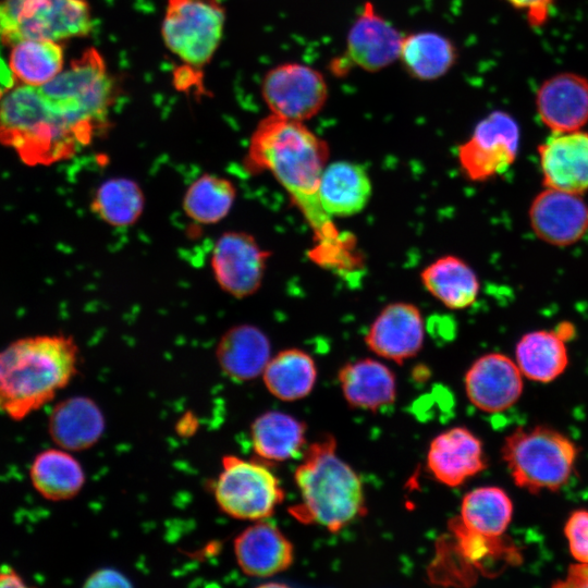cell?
I'll return each mask as SVG.
<instances>
[{
    "mask_svg": "<svg viewBox=\"0 0 588 588\" xmlns=\"http://www.w3.org/2000/svg\"><path fill=\"white\" fill-rule=\"evenodd\" d=\"M329 155L328 143L304 122L271 113L252 133L244 160L247 171L269 172L328 244L336 230L320 205L318 187Z\"/></svg>",
    "mask_w": 588,
    "mask_h": 588,
    "instance_id": "obj_1",
    "label": "cell"
},
{
    "mask_svg": "<svg viewBox=\"0 0 588 588\" xmlns=\"http://www.w3.org/2000/svg\"><path fill=\"white\" fill-rule=\"evenodd\" d=\"M79 350L65 334L16 339L0 350V412L21 421L50 403L78 371Z\"/></svg>",
    "mask_w": 588,
    "mask_h": 588,
    "instance_id": "obj_2",
    "label": "cell"
},
{
    "mask_svg": "<svg viewBox=\"0 0 588 588\" xmlns=\"http://www.w3.org/2000/svg\"><path fill=\"white\" fill-rule=\"evenodd\" d=\"M94 142L40 90L16 84L0 101V144L27 166L68 160Z\"/></svg>",
    "mask_w": 588,
    "mask_h": 588,
    "instance_id": "obj_3",
    "label": "cell"
},
{
    "mask_svg": "<svg viewBox=\"0 0 588 588\" xmlns=\"http://www.w3.org/2000/svg\"><path fill=\"white\" fill-rule=\"evenodd\" d=\"M335 448L331 436L308 448L294 474L302 501L289 510L301 523L317 524L332 532L366 511L363 483Z\"/></svg>",
    "mask_w": 588,
    "mask_h": 588,
    "instance_id": "obj_4",
    "label": "cell"
},
{
    "mask_svg": "<svg viewBox=\"0 0 588 588\" xmlns=\"http://www.w3.org/2000/svg\"><path fill=\"white\" fill-rule=\"evenodd\" d=\"M39 88L95 139L108 127L115 87L103 58L96 49L85 50Z\"/></svg>",
    "mask_w": 588,
    "mask_h": 588,
    "instance_id": "obj_5",
    "label": "cell"
},
{
    "mask_svg": "<svg viewBox=\"0 0 588 588\" xmlns=\"http://www.w3.org/2000/svg\"><path fill=\"white\" fill-rule=\"evenodd\" d=\"M501 452L515 485L536 493L556 491L568 481L578 449L558 430L535 426L515 429Z\"/></svg>",
    "mask_w": 588,
    "mask_h": 588,
    "instance_id": "obj_6",
    "label": "cell"
},
{
    "mask_svg": "<svg viewBox=\"0 0 588 588\" xmlns=\"http://www.w3.org/2000/svg\"><path fill=\"white\" fill-rule=\"evenodd\" d=\"M93 16L86 0H0V40H68L87 36Z\"/></svg>",
    "mask_w": 588,
    "mask_h": 588,
    "instance_id": "obj_7",
    "label": "cell"
},
{
    "mask_svg": "<svg viewBox=\"0 0 588 588\" xmlns=\"http://www.w3.org/2000/svg\"><path fill=\"white\" fill-rule=\"evenodd\" d=\"M225 12L220 0H168L161 35L185 70L207 65L222 39Z\"/></svg>",
    "mask_w": 588,
    "mask_h": 588,
    "instance_id": "obj_8",
    "label": "cell"
},
{
    "mask_svg": "<svg viewBox=\"0 0 588 588\" xmlns=\"http://www.w3.org/2000/svg\"><path fill=\"white\" fill-rule=\"evenodd\" d=\"M213 495L228 516L250 522L270 517L284 499L278 478L268 467L233 454L222 457Z\"/></svg>",
    "mask_w": 588,
    "mask_h": 588,
    "instance_id": "obj_9",
    "label": "cell"
},
{
    "mask_svg": "<svg viewBox=\"0 0 588 588\" xmlns=\"http://www.w3.org/2000/svg\"><path fill=\"white\" fill-rule=\"evenodd\" d=\"M520 131L507 112L495 110L481 119L457 147V160L466 177L483 182L505 172L516 160Z\"/></svg>",
    "mask_w": 588,
    "mask_h": 588,
    "instance_id": "obj_10",
    "label": "cell"
},
{
    "mask_svg": "<svg viewBox=\"0 0 588 588\" xmlns=\"http://www.w3.org/2000/svg\"><path fill=\"white\" fill-rule=\"evenodd\" d=\"M261 95L272 114L305 122L323 109L329 87L319 70L299 62H285L266 73Z\"/></svg>",
    "mask_w": 588,
    "mask_h": 588,
    "instance_id": "obj_11",
    "label": "cell"
},
{
    "mask_svg": "<svg viewBox=\"0 0 588 588\" xmlns=\"http://www.w3.org/2000/svg\"><path fill=\"white\" fill-rule=\"evenodd\" d=\"M269 252L244 231H228L213 244L210 268L218 286L234 298L255 294L262 284Z\"/></svg>",
    "mask_w": 588,
    "mask_h": 588,
    "instance_id": "obj_12",
    "label": "cell"
},
{
    "mask_svg": "<svg viewBox=\"0 0 588 588\" xmlns=\"http://www.w3.org/2000/svg\"><path fill=\"white\" fill-rule=\"evenodd\" d=\"M403 37L378 13L373 3L367 1L347 32L344 57L366 72H379L399 60Z\"/></svg>",
    "mask_w": 588,
    "mask_h": 588,
    "instance_id": "obj_13",
    "label": "cell"
},
{
    "mask_svg": "<svg viewBox=\"0 0 588 588\" xmlns=\"http://www.w3.org/2000/svg\"><path fill=\"white\" fill-rule=\"evenodd\" d=\"M528 217L535 234L555 246L576 243L588 229V207L579 194L555 188L536 195Z\"/></svg>",
    "mask_w": 588,
    "mask_h": 588,
    "instance_id": "obj_14",
    "label": "cell"
},
{
    "mask_svg": "<svg viewBox=\"0 0 588 588\" xmlns=\"http://www.w3.org/2000/svg\"><path fill=\"white\" fill-rule=\"evenodd\" d=\"M425 323L419 308L411 303L387 305L371 322L365 343L378 356L402 364L422 347Z\"/></svg>",
    "mask_w": 588,
    "mask_h": 588,
    "instance_id": "obj_15",
    "label": "cell"
},
{
    "mask_svg": "<svg viewBox=\"0 0 588 588\" xmlns=\"http://www.w3.org/2000/svg\"><path fill=\"white\" fill-rule=\"evenodd\" d=\"M523 377L515 360L501 353H489L468 368L465 389L469 401L479 409L503 412L520 397Z\"/></svg>",
    "mask_w": 588,
    "mask_h": 588,
    "instance_id": "obj_16",
    "label": "cell"
},
{
    "mask_svg": "<svg viewBox=\"0 0 588 588\" xmlns=\"http://www.w3.org/2000/svg\"><path fill=\"white\" fill-rule=\"evenodd\" d=\"M546 187L581 194L588 189V133H553L538 146Z\"/></svg>",
    "mask_w": 588,
    "mask_h": 588,
    "instance_id": "obj_17",
    "label": "cell"
},
{
    "mask_svg": "<svg viewBox=\"0 0 588 588\" xmlns=\"http://www.w3.org/2000/svg\"><path fill=\"white\" fill-rule=\"evenodd\" d=\"M536 108L553 133L580 130L588 122V79L575 73L549 77L537 91Z\"/></svg>",
    "mask_w": 588,
    "mask_h": 588,
    "instance_id": "obj_18",
    "label": "cell"
},
{
    "mask_svg": "<svg viewBox=\"0 0 588 588\" xmlns=\"http://www.w3.org/2000/svg\"><path fill=\"white\" fill-rule=\"evenodd\" d=\"M241 571L252 577H270L293 563V546L273 524L260 519L241 531L233 542Z\"/></svg>",
    "mask_w": 588,
    "mask_h": 588,
    "instance_id": "obj_19",
    "label": "cell"
},
{
    "mask_svg": "<svg viewBox=\"0 0 588 588\" xmlns=\"http://www.w3.org/2000/svg\"><path fill=\"white\" fill-rule=\"evenodd\" d=\"M427 466L438 481L457 487L486 468L482 443L466 428L446 430L430 443Z\"/></svg>",
    "mask_w": 588,
    "mask_h": 588,
    "instance_id": "obj_20",
    "label": "cell"
},
{
    "mask_svg": "<svg viewBox=\"0 0 588 588\" xmlns=\"http://www.w3.org/2000/svg\"><path fill=\"white\" fill-rule=\"evenodd\" d=\"M106 420L98 404L88 396H71L57 403L48 418L53 443L69 452L94 446L105 432Z\"/></svg>",
    "mask_w": 588,
    "mask_h": 588,
    "instance_id": "obj_21",
    "label": "cell"
},
{
    "mask_svg": "<svg viewBox=\"0 0 588 588\" xmlns=\"http://www.w3.org/2000/svg\"><path fill=\"white\" fill-rule=\"evenodd\" d=\"M371 193V180L366 169L346 160L328 163L318 187L320 205L331 218L359 213L367 206Z\"/></svg>",
    "mask_w": 588,
    "mask_h": 588,
    "instance_id": "obj_22",
    "label": "cell"
},
{
    "mask_svg": "<svg viewBox=\"0 0 588 588\" xmlns=\"http://www.w3.org/2000/svg\"><path fill=\"white\" fill-rule=\"evenodd\" d=\"M271 358L270 341L266 333L252 324L228 329L216 347V359L222 372L237 382L261 376Z\"/></svg>",
    "mask_w": 588,
    "mask_h": 588,
    "instance_id": "obj_23",
    "label": "cell"
},
{
    "mask_svg": "<svg viewBox=\"0 0 588 588\" xmlns=\"http://www.w3.org/2000/svg\"><path fill=\"white\" fill-rule=\"evenodd\" d=\"M339 382L346 402L355 408L377 411L394 402L395 377L381 362L364 358L344 365Z\"/></svg>",
    "mask_w": 588,
    "mask_h": 588,
    "instance_id": "obj_24",
    "label": "cell"
},
{
    "mask_svg": "<svg viewBox=\"0 0 588 588\" xmlns=\"http://www.w3.org/2000/svg\"><path fill=\"white\" fill-rule=\"evenodd\" d=\"M33 488L44 499L59 502L75 498L85 485V471L81 463L63 449L39 452L29 467Z\"/></svg>",
    "mask_w": 588,
    "mask_h": 588,
    "instance_id": "obj_25",
    "label": "cell"
},
{
    "mask_svg": "<svg viewBox=\"0 0 588 588\" xmlns=\"http://www.w3.org/2000/svg\"><path fill=\"white\" fill-rule=\"evenodd\" d=\"M457 48L442 34L422 30L404 35L399 60L415 79L436 81L448 74L457 61Z\"/></svg>",
    "mask_w": 588,
    "mask_h": 588,
    "instance_id": "obj_26",
    "label": "cell"
},
{
    "mask_svg": "<svg viewBox=\"0 0 588 588\" xmlns=\"http://www.w3.org/2000/svg\"><path fill=\"white\" fill-rule=\"evenodd\" d=\"M425 289L445 307L465 309L479 294L474 269L462 258L446 255L428 265L420 274Z\"/></svg>",
    "mask_w": 588,
    "mask_h": 588,
    "instance_id": "obj_27",
    "label": "cell"
},
{
    "mask_svg": "<svg viewBox=\"0 0 588 588\" xmlns=\"http://www.w3.org/2000/svg\"><path fill=\"white\" fill-rule=\"evenodd\" d=\"M515 362L529 380L542 383L553 381L568 365L565 339L556 330L528 332L516 344Z\"/></svg>",
    "mask_w": 588,
    "mask_h": 588,
    "instance_id": "obj_28",
    "label": "cell"
},
{
    "mask_svg": "<svg viewBox=\"0 0 588 588\" xmlns=\"http://www.w3.org/2000/svg\"><path fill=\"white\" fill-rule=\"evenodd\" d=\"M306 426L282 412L259 415L250 426L254 452L265 461L283 462L297 455L305 444Z\"/></svg>",
    "mask_w": 588,
    "mask_h": 588,
    "instance_id": "obj_29",
    "label": "cell"
},
{
    "mask_svg": "<svg viewBox=\"0 0 588 588\" xmlns=\"http://www.w3.org/2000/svg\"><path fill=\"white\" fill-rule=\"evenodd\" d=\"M261 377L273 396L282 401H296L314 389L317 368L309 354L298 348H287L270 358Z\"/></svg>",
    "mask_w": 588,
    "mask_h": 588,
    "instance_id": "obj_30",
    "label": "cell"
},
{
    "mask_svg": "<svg viewBox=\"0 0 588 588\" xmlns=\"http://www.w3.org/2000/svg\"><path fill=\"white\" fill-rule=\"evenodd\" d=\"M236 196V186L230 179L204 173L187 186L182 208L192 222L213 225L230 213Z\"/></svg>",
    "mask_w": 588,
    "mask_h": 588,
    "instance_id": "obj_31",
    "label": "cell"
},
{
    "mask_svg": "<svg viewBox=\"0 0 588 588\" xmlns=\"http://www.w3.org/2000/svg\"><path fill=\"white\" fill-rule=\"evenodd\" d=\"M90 210L101 222L113 228L135 224L145 208V195L139 184L128 177H111L95 189Z\"/></svg>",
    "mask_w": 588,
    "mask_h": 588,
    "instance_id": "obj_32",
    "label": "cell"
},
{
    "mask_svg": "<svg viewBox=\"0 0 588 588\" xmlns=\"http://www.w3.org/2000/svg\"><path fill=\"white\" fill-rule=\"evenodd\" d=\"M10 48L9 69L17 84L42 86L64 69L63 50L57 41L25 39Z\"/></svg>",
    "mask_w": 588,
    "mask_h": 588,
    "instance_id": "obj_33",
    "label": "cell"
},
{
    "mask_svg": "<svg viewBox=\"0 0 588 588\" xmlns=\"http://www.w3.org/2000/svg\"><path fill=\"white\" fill-rule=\"evenodd\" d=\"M513 516V503L499 487H480L468 492L461 505L460 522L477 534L499 538Z\"/></svg>",
    "mask_w": 588,
    "mask_h": 588,
    "instance_id": "obj_34",
    "label": "cell"
},
{
    "mask_svg": "<svg viewBox=\"0 0 588 588\" xmlns=\"http://www.w3.org/2000/svg\"><path fill=\"white\" fill-rule=\"evenodd\" d=\"M564 535L572 556L588 563V511H574L565 523Z\"/></svg>",
    "mask_w": 588,
    "mask_h": 588,
    "instance_id": "obj_35",
    "label": "cell"
},
{
    "mask_svg": "<svg viewBox=\"0 0 588 588\" xmlns=\"http://www.w3.org/2000/svg\"><path fill=\"white\" fill-rule=\"evenodd\" d=\"M513 8L526 13L528 23L534 27L542 26L549 19L554 0H505Z\"/></svg>",
    "mask_w": 588,
    "mask_h": 588,
    "instance_id": "obj_36",
    "label": "cell"
},
{
    "mask_svg": "<svg viewBox=\"0 0 588 588\" xmlns=\"http://www.w3.org/2000/svg\"><path fill=\"white\" fill-rule=\"evenodd\" d=\"M85 587H128L131 583L119 571L100 568L91 573L84 584Z\"/></svg>",
    "mask_w": 588,
    "mask_h": 588,
    "instance_id": "obj_37",
    "label": "cell"
},
{
    "mask_svg": "<svg viewBox=\"0 0 588 588\" xmlns=\"http://www.w3.org/2000/svg\"><path fill=\"white\" fill-rule=\"evenodd\" d=\"M555 587L588 588V563L577 562L568 567L563 581L554 584Z\"/></svg>",
    "mask_w": 588,
    "mask_h": 588,
    "instance_id": "obj_38",
    "label": "cell"
},
{
    "mask_svg": "<svg viewBox=\"0 0 588 588\" xmlns=\"http://www.w3.org/2000/svg\"><path fill=\"white\" fill-rule=\"evenodd\" d=\"M27 584L23 577L8 565L0 567V588H25Z\"/></svg>",
    "mask_w": 588,
    "mask_h": 588,
    "instance_id": "obj_39",
    "label": "cell"
},
{
    "mask_svg": "<svg viewBox=\"0 0 588 588\" xmlns=\"http://www.w3.org/2000/svg\"><path fill=\"white\" fill-rule=\"evenodd\" d=\"M4 91H5V89L3 90V89L0 87V101H1V99H2V97H3V95H4Z\"/></svg>",
    "mask_w": 588,
    "mask_h": 588,
    "instance_id": "obj_40",
    "label": "cell"
}]
</instances>
